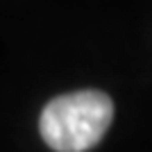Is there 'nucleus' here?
<instances>
[{
  "label": "nucleus",
  "instance_id": "f257e3e1",
  "mask_svg": "<svg viewBox=\"0 0 152 152\" xmlns=\"http://www.w3.org/2000/svg\"><path fill=\"white\" fill-rule=\"evenodd\" d=\"M111 121V98L102 91L84 89L48 102L39 118V132L55 152H86L104 139Z\"/></svg>",
  "mask_w": 152,
  "mask_h": 152
}]
</instances>
